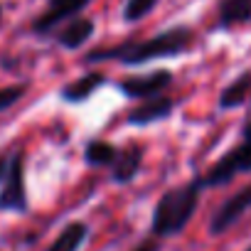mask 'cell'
Returning <instances> with one entry per match:
<instances>
[{
	"instance_id": "1",
	"label": "cell",
	"mask_w": 251,
	"mask_h": 251,
	"mask_svg": "<svg viewBox=\"0 0 251 251\" xmlns=\"http://www.w3.org/2000/svg\"><path fill=\"white\" fill-rule=\"evenodd\" d=\"M195 45V32L187 25H175L168 27L148 40H136L126 37L123 42L108 45V47H96L84 54V62L96 64V62H118L123 67H138L153 59H165V57H180L190 52Z\"/></svg>"
},
{
	"instance_id": "2",
	"label": "cell",
	"mask_w": 251,
	"mask_h": 251,
	"mask_svg": "<svg viewBox=\"0 0 251 251\" xmlns=\"http://www.w3.org/2000/svg\"><path fill=\"white\" fill-rule=\"evenodd\" d=\"M202 180L192 177L185 185L170 187L160 195V200L153 207V217H151V236L155 239H170L185 231V226L192 222L200 200H202Z\"/></svg>"
},
{
	"instance_id": "3",
	"label": "cell",
	"mask_w": 251,
	"mask_h": 251,
	"mask_svg": "<svg viewBox=\"0 0 251 251\" xmlns=\"http://www.w3.org/2000/svg\"><path fill=\"white\" fill-rule=\"evenodd\" d=\"M239 138L241 141L231 151H226L204 175H200L204 187H222V185H229L236 175L251 173V116L244 121Z\"/></svg>"
},
{
	"instance_id": "4",
	"label": "cell",
	"mask_w": 251,
	"mask_h": 251,
	"mask_svg": "<svg viewBox=\"0 0 251 251\" xmlns=\"http://www.w3.org/2000/svg\"><path fill=\"white\" fill-rule=\"evenodd\" d=\"M0 212L13 214H27L30 200H27V182H25V153L18 151L10 155L8 173L0 182Z\"/></svg>"
},
{
	"instance_id": "5",
	"label": "cell",
	"mask_w": 251,
	"mask_h": 251,
	"mask_svg": "<svg viewBox=\"0 0 251 251\" xmlns=\"http://www.w3.org/2000/svg\"><path fill=\"white\" fill-rule=\"evenodd\" d=\"M89 5L91 0H47V8L32 20L30 30L40 37L54 35L57 27H62L72 18H79Z\"/></svg>"
},
{
	"instance_id": "6",
	"label": "cell",
	"mask_w": 251,
	"mask_h": 251,
	"mask_svg": "<svg viewBox=\"0 0 251 251\" xmlns=\"http://www.w3.org/2000/svg\"><path fill=\"white\" fill-rule=\"evenodd\" d=\"M175 81V74L170 69H155L148 74H131V76H123L118 81V91L126 99H153L160 96L163 91H168Z\"/></svg>"
},
{
	"instance_id": "7",
	"label": "cell",
	"mask_w": 251,
	"mask_h": 251,
	"mask_svg": "<svg viewBox=\"0 0 251 251\" xmlns=\"http://www.w3.org/2000/svg\"><path fill=\"white\" fill-rule=\"evenodd\" d=\"M249 209H251V182L244 185L241 190H236L231 197H226V200L214 209V214H212V219H209V226H207L209 234H212V236L226 234Z\"/></svg>"
},
{
	"instance_id": "8",
	"label": "cell",
	"mask_w": 251,
	"mask_h": 251,
	"mask_svg": "<svg viewBox=\"0 0 251 251\" xmlns=\"http://www.w3.org/2000/svg\"><path fill=\"white\" fill-rule=\"evenodd\" d=\"M175 99L173 96H165V94H160V96H153V99H146V101H141L131 113H128V126H136V128H146V126H153V123H160V121H165L173 111H175Z\"/></svg>"
},
{
	"instance_id": "9",
	"label": "cell",
	"mask_w": 251,
	"mask_h": 251,
	"mask_svg": "<svg viewBox=\"0 0 251 251\" xmlns=\"http://www.w3.org/2000/svg\"><path fill=\"white\" fill-rule=\"evenodd\" d=\"M143 146L141 143H126L123 148H118L116 163L111 165V180L116 185H128L138 177V173L143 170Z\"/></svg>"
},
{
	"instance_id": "10",
	"label": "cell",
	"mask_w": 251,
	"mask_h": 251,
	"mask_svg": "<svg viewBox=\"0 0 251 251\" xmlns=\"http://www.w3.org/2000/svg\"><path fill=\"white\" fill-rule=\"evenodd\" d=\"M94 30H96L94 20H89V18H81V15H79V18L67 20L62 27H57V32H54V42H57L62 50L76 52L79 47H84V45L91 40Z\"/></svg>"
},
{
	"instance_id": "11",
	"label": "cell",
	"mask_w": 251,
	"mask_h": 251,
	"mask_svg": "<svg viewBox=\"0 0 251 251\" xmlns=\"http://www.w3.org/2000/svg\"><path fill=\"white\" fill-rule=\"evenodd\" d=\"M106 84V74L103 72H89V74H84V76H79V79H74V81H69V84H64L62 89H59V99L64 101V103H84V101H89L91 99V94H96V89H101Z\"/></svg>"
},
{
	"instance_id": "12",
	"label": "cell",
	"mask_w": 251,
	"mask_h": 251,
	"mask_svg": "<svg viewBox=\"0 0 251 251\" xmlns=\"http://www.w3.org/2000/svg\"><path fill=\"white\" fill-rule=\"evenodd\" d=\"M251 23V0H219L217 3V27L229 30Z\"/></svg>"
},
{
	"instance_id": "13",
	"label": "cell",
	"mask_w": 251,
	"mask_h": 251,
	"mask_svg": "<svg viewBox=\"0 0 251 251\" xmlns=\"http://www.w3.org/2000/svg\"><path fill=\"white\" fill-rule=\"evenodd\" d=\"M89 224L86 222H69L62 226V231L54 236V241L45 249V251H79L84 246V241L89 239Z\"/></svg>"
},
{
	"instance_id": "14",
	"label": "cell",
	"mask_w": 251,
	"mask_h": 251,
	"mask_svg": "<svg viewBox=\"0 0 251 251\" xmlns=\"http://www.w3.org/2000/svg\"><path fill=\"white\" fill-rule=\"evenodd\" d=\"M249 94H251V72H241L236 79H231V81L222 89L217 103H219L222 111H229V108L241 106V103L249 99Z\"/></svg>"
},
{
	"instance_id": "15",
	"label": "cell",
	"mask_w": 251,
	"mask_h": 251,
	"mask_svg": "<svg viewBox=\"0 0 251 251\" xmlns=\"http://www.w3.org/2000/svg\"><path fill=\"white\" fill-rule=\"evenodd\" d=\"M116 155H118V148L101 138H91L84 146V160L91 168H111L116 163Z\"/></svg>"
},
{
	"instance_id": "16",
	"label": "cell",
	"mask_w": 251,
	"mask_h": 251,
	"mask_svg": "<svg viewBox=\"0 0 251 251\" xmlns=\"http://www.w3.org/2000/svg\"><path fill=\"white\" fill-rule=\"evenodd\" d=\"M158 3L160 0H126L123 10H121V18H123V23H128V25L141 23L143 18H148L158 8Z\"/></svg>"
},
{
	"instance_id": "17",
	"label": "cell",
	"mask_w": 251,
	"mask_h": 251,
	"mask_svg": "<svg viewBox=\"0 0 251 251\" xmlns=\"http://www.w3.org/2000/svg\"><path fill=\"white\" fill-rule=\"evenodd\" d=\"M25 91H27L25 84H10V86L0 89V113L8 111V108H13V106L25 96Z\"/></svg>"
},
{
	"instance_id": "18",
	"label": "cell",
	"mask_w": 251,
	"mask_h": 251,
	"mask_svg": "<svg viewBox=\"0 0 251 251\" xmlns=\"http://www.w3.org/2000/svg\"><path fill=\"white\" fill-rule=\"evenodd\" d=\"M133 251H160V239H155V236H151V239H146V241H141Z\"/></svg>"
},
{
	"instance_id": "19",
	"label": "cell",
	"mask_w": 251,
	"mask_h": 251,
	"mask_svg": "<svg viewBox=\"0 0 251 251\" xmlns=\"http://www.w3.org/2000/svg\"><path fill=\"white\" fill-rule=\"evenodd\" d=\"M8 163H10L8 155H0V182H3V177H5V173H8Z\"/></svg>"
},
{
	"instance_id": "20",
	"label": "cell",
	"mask_w": 251,
	"mask_h": 251,
	"mask_svg": "<svg viewBox=\"0 0 251 251\" xmlns=\"http://www.w3.org/2000/svg\"><path fill=\"white\" fill-rule=\"evenodd\" d=\"M0 18H3V5H0Z\"/></svg>"
},
{
	"instance_id": "21",
	"label": "cell",
	"mask_w": 251,
	"mask_h": 251,
	"mask_svg": "<svg viewBox=\"0 0 251 251\" xmlns=\"http://www.w3.org/2000/svg\"><path fill=\"white\" fill-rule=\"evenodd\" d=\"M246 251H251V244H249V246H246Z\"/></svg>"
}]
</instances>
